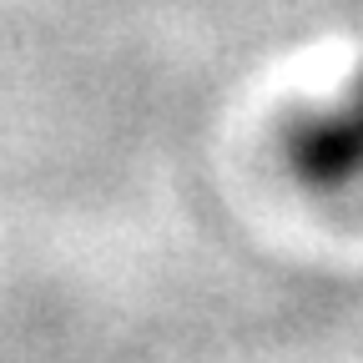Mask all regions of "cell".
<instances>
[{"mask_svg": "<svg viewBox=\"0 0 363 363\" xmlns=\"http://www.w3.org/2000/svg\"><path fill=\"white\" fill-rule=\"evenodd\" d=\"M288 167L318 192H338L363 182V76L333 106H313L283 131Z\"/></svg>", "mask_w": 363, "mask_h": 363, "instance_id": "obj_1", "label": "cell"}]
</instances>
